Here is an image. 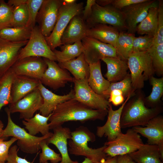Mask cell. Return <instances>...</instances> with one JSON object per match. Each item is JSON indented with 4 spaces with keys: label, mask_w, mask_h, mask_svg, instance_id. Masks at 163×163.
<instances>
[{
    "label": "cell",
    "mask_w": 163,
    "mask_h": 163,
    "mask_svg": "<svg viewBox=\"0 0 163 163\" xmlns=\"http://www.w3.org/2000/svg\"><path fill=\"white\" fill-rule=\"evenodd\" d=\"M114 90L121 91L125 98L129 95H134L136 91L132 87L130 74L128 73L126 77L120 81L110 83L108 88L103 93L102 95L107 99L110 92Z\"/></svg>",
    "instance_id": "cell-36"
},
{
    "label": "cell",
    "mask_w": 163,
    "mask_h": 163,
    "mask_svg": "<svg viewBox=\"0 0 163 163\" xmlns=\"http://www.w3.org/2000/svg\"><path fill=\"white\" fill-rule=\"evenodd\" d=\"M63 0H44L38 12L36 22L43 35L46 37L52 32L58 18Z\"/></svg>",
    "instance_id": "cell-11"
},
{
    "label": "cell",
    "mask_w": 163,
    "mask_h": 163,
    "mask_svg": "<svg viewBox=\"0 0 163 163\" xmlns=\"http://www.w3.org/2000/svg\"><path fill=\"white\" fill-rule=\"evenodd\" d=\"M107 111L92 109L72 98L58 105L52 113L49 121L50 129L61 126L66 122L89 120H103Z\"/></svg>",
    "instance_id": "cell-1"
},
{
    "label": "cell",
    "mask_w": 163,
    "mask_h": 163,
    "mask_svg": "<svg viewBox=\"0 0 163 163\" xmlns=\"http://www.w3.org/2000/svg\"><path fill=\"white\" fill-rule=\"evenodd\" d=\"M27 3L13 8L12 27H23L27 26L29 14Z\"/></svg>",
    "instance_id": "cell-38"
},
{
    "label": "cell",
    "mask_w": 163,
    "mask_h": 163,
    "mask_svg": "<svg viewBox=\"0 0 163 163\" xmlns=\"http://www.w3.org/2000/svg\"><path fill=\"white\" fill-rule=\"evenodd\" d=\"M44 0H27L29 19L27 27L32 29L35 26L38 12Z\"/></svg>",
    "instance_id": "cell-42"
},
{
    "label": "cell",
    "mask_w": 163,
    "mask_h": 163,
    "mask_svg": "<svg viewBox=\"0 0 163 163\" xmlns=\"http://www.w3.org/2000/svg\"><path fill=\"white\" fill-rule=\"evenodd\" d=\"M27 0H9L7 3L12 6L13 8L20 5L27 3Z\"/></svg>",
    "instance_id": "cell-50"
},
{
    "label": "cell",
    "mask_w": 163,
    "mask_h": 163,
    "mask_svg": "<svg viewBox=\"0 0 163 163\" xmlns=\"http://www.w3.org/2000/svg\"><path fill=\"white\" fill-rule=\"evenodd\" d=\"M46 139L42 141L40 144L42 152L39 155V163H44L48 161L51 163L60 162L62 160L60 154L56 153L48 146Z\"/></svg>",
    "instance_id": "cell-40"
},
{
    "label": "cell",
    "mask_w": 163,
    "mask_h": 163,
    "mask_svg": "<svg viewBox=\"0 0 163 163\" xmlns=\"http://www.w3.org/2000/svg\"><path fill=\"white\" fill-rule=\"evenodd\" d=\"M28 41L12 42L0 38V78L17 61L21 50Z\"/></svg>",
    "instance_id": "cell-19"
},
{
    "label": "cell",
    "mask_w": 163,
    "mask_h": 163,
    "mask_svg": "<svg viewBox=\"0 0 163 163\" xmlns=\"http://www.w3.org/2000/svg\"><path fill=\"white\" fill-rule=\"evenodd\" d=\"M85 21L89 27L101 24L112 26L120 32L127 30L122 11L110 5L101 6L95 3L91 16Z\"/></svg>",
    "instance_id": "cell-7"
},
{
    "label": "cell",
    "mask_w": 163,
    "mask_h": 163,
    "mask_svg": "<svg viewBox=\"0 0 163 163\" xmlns=\"http://www.w3.org/2000/svg\"><path fill=\"white\" fill-rule=\"evenodd\" d=\"M143 144L139 134L132 128L125 133L120 134L113 140L106 142L104 151L110 157L129 154L138 150Z\"/></svg>",
    "instance_id": "cell-8"
},
{
    "label": "cell",
    "mask_w": 163,
    "mask_h": 163,
    "mask_svg": "<svg viewBox=\"0 0 163 163\" xmlns=\"http://www.w3.org/2000/svg\"><path fill=\"white\" fill-rule=\"evenodd\" d=\"M32 29L27 26L23 27H7L0 30V38L12 42L28 40Z\"/></svg>",
    "instance_id": "cell-34"
},
{
    "label": "cell",
    "mask_w": 163,
    "mask_h": 163,
    "mask_svg": "<svg viewBox=\"0 0 163 163\" xmlns=\"http://www.w3.org/2000/svg\"></svg>",
    "instance_id": "cell-57"
},
{
    "label": "cell",
    "mask_w": 163,
    "mask_h": 163,
    "mask_svg": "<svg viewBox=\"0 0 163 163\" xmlns=\"http://www.w3.org/2000/svg\"><path fill=\"white\" fill-rule=\"evenodd\" d=\"M120 31L113 27L105 24H98L88 27L87 36L96 39L115 48Z\"/></svg>",
    "instance_id": "cell-25"
},
{
    "label": "cell",
    "mask_w": 163,
    "mask_h": 163,
    "mask_svg": "<svg viewBox=\"0 0 163 163\" xmlns=\"http://www.w3.org/2000/svg\"><path fill=\"white\" fill-rule=\"evenodd\" d=\"M95 3V0H87L84 9L82 11L83 14L82 17L85 21L87 19L91 16L92 12V6Z\"/></svg>",
    "instance_id": "cell-48"
},
{
    "label": "cell",
    "mask_w": 163,
    "mask_h": 163,
    "mask_svg": "<svg viewBox=\"0 0 163 163\" xmlns=\"http://www.w3.org/2000/svg\"><path fill=\"white\" fill-rule=\"evenodd\" d=\"M85 59L88 64L97 62L105 57H117L116 48L94 38L86 36L81 40Z\"/></svg>",
    "instance_id": "cell-12"
},
{
    "label": "cell",
    "mask_w": 163,
    "mask_h": 163,
    "mask_svg": "<svg viewBox=\"0 0 163 163\" xmlns=\"http://www.w3.org/2000/svg\"><path fill=\"white\" fill-rule=\"evenodd\" d=\"M92 163H117V156L113 157L108 156L105 160L100 161L93 162Z\"/></svg>",
    "instance_id": "cell-51"
},
{
    "label": "cell",
    "mask_w": 163,
    "mask_h": 163,
    "mask_svg": "<svg viewBox=\"0 0 163 163\" xmlns=\"http://www.w3.org/2000/svg\"><path fill=\"white\" fill-rule=\"evenodd\" d=\"M127 63L133 89L136 91L141 89L144 87V82L155 73L150 56L147 51L133 52Z\"/></svg>",
    "instance_id": "cell-5"
},
{
    "label": "cell",
    "mask_w": 163,
    "mask_h": 163,
    "mask_svg": "<svg viewBox=\"0 0 163 163\" xmlns=\"http://www.w3.org/2000/svg\"><path fill=\"white\" fill-rule=\"evenodd\" d=\"M93 162L90 159L85 158V160L82 163H92Z\"/></svg>",
    "instance_id": "cell-54"
},
{
    "label": "cell",
    "mask_w": 163,
    "mask_h": 163,
    "mask_svg": "<svg viewBox=\"0 0 163 163\" xmlns=\"http://www.w3.org/2000/svg\"><path fill=\"white\" fill-rule=\"evenodd\" d=\"M158 0H146L131 5L121 10L123 15L127 32L135 35L138 25L146 17L149 9L158 6Z\"/></svg>",
    "instance_id": "cell-13"
},
{
    "label": "cell",
    "mask_w": 163,
    "mask_h": 163,
    "mask_svg": "<svg viewBox=\"0 0 163 163\" xmlns=\"http://www.w3.org/2000/svg\"><path fill=\"white\" fill-rule=\"evenodd\" d=\"M154 37L146 35L135 37L133 43V52L147 51L152 45Z\"/></svg>",
    "instance_id": "cell-41"
},
{
    "label": "cell",
    "mask_w": 163,
    "mask_h": 163,
    "mask_svg": "<svg viewBox=\"0 0 163 163\" xmlns=\"http://www.w3.org/2000/svg\"><path fill=\"white\" fill-rule=\"evenodd\" d=\"M82 17L77 15L70 20L64 31L61 39L62 45L72 44L87 36L88 27Z\"/></svg>",
    "instance_id": "cell-22"
},
{
    "label": "cell",
    "mask_w": 163,
    "mask_h": 163,
    "mask_svg": "<svg viewBox=\"0 0 163 163\" xmlns=\"http://www.w3.org/2000/svg\"><path fill=\"white\" fill-rule=\"evenodd\" d=\"M145 96L141 89L136 91L123 109L120 118L121 128L145 126L149 121L160 114L162 106L149 108L145 104Z\"/></svg>",
    "instance_id": "cell-2"
},
{
    "label": "cell",
    "mask_w": 163,
    "mask_h": 163,
    "mask_svg": "<svg viewBox=\"0 0 163 163\" xmlns=\"http://www.w3.org/2000/svg\"><path fill=\"white\" fill-rule=\"evenodd\" d=\"M123 92L119 90L112 91L109 95L108 101L109 103L115 106L122 104L125 101Z\"/></svg>",
    "instance_id": "cell-47"
},
{
    "label": "cell",
    "mask_w": 163,
    "mask_h": 163,
    "mask_svg": "<svg viewBox=\"0 0 163 163\" xmlns=\"http://www.w3.org/2000/svg\"><path fill=\"white\" fill-rule=\"evenodd\" d=\"M129 155L137 163H163L158 146L155 145L143 144L138 150Z\"/></svg>",
    "instance_id": "cell-27"
},
{
    "label": "cell",
    "mask_w": 163,
    "mask_h": 163,
    "mask_svg": "<svg viewBox=\"0 0 163 163\" xmlns=\"http://www.w3.org/2000/svg\"><path fill=\"white\" fill-rule=\"evenodd\" d=\"M18 148L16 145L10 148L5 163H33L19 156L18 155Z\"/></svg>",
    "instance_id": "cell-46"
},
{
    "label": "cell",
    "mask_w": 163,
    "mask_h": 163,
    "mask_svg": "<svg viewBox=\"0 0 163 163\" xmlns=\"http://www.w3.org/2000/svg\"><path fill=\"white\" fill-rule=\"evenodd\" d=\"M135 35L125 31L120 32L115 48L117 56L126 62L133 51V43Z\"/></svg>",
    "instance_id": "cell-31"
},
{
    "label": "cell",
    "mask_w": 163,
    "mask_h": 163,
    "mask_svg": "<svg viewBox=\"0 0 163 163\" xmlns=\"http://www.w3.org/2000/svg\"><path fill=\"white\" fill-rule=\"evenodd\" d=\"M88 80L74 79V98L92 109L107 111L110 103L103 95L93 91L89 86Z\"/></svg>",
    "instance_id": "cell-10"
},
{
    "label": "cell",
    "mask_w": 163,
    "mask_h": 163,
    "mask_svg": "<svg viewBox=\"0 0 163 163\" xmlns=\"http://www.w3.org/2000/svg\"><path fill=\"white\" fill-rule=\"evenodd\" d=\"M101 60L107 65V71L105 76L110 83L121 81L129 73L127 62L118 57H105Z\"/></svg>",
    "instance_id": "cell-24"
},
{
    "label": "cell",
    "mask_w": 163,
    "mask_h": 163,
    "mask_svg": "<svg viewBox=\"0 0 163 163\" xmlns=\"http://www.w3.org/2000/svg\"><path fill=\"white\" fill-rule=\"evenodd\" d=\"M43 103V99L37 88L17 101L9 104L8 108L11 113L19 112L20 118L25 120L32 117Z\"/></svg>",
    "instance_id": "cell-14"
},
{
    "label": "cell",
    "mask_w": 163,
    "mask_h": 163,
    "mask_svg": "<svg viewBox=\"0 0 163 163\" xmlns=\"http://www.w3.org/2000/svg\"><path fill=\"white\" fill-rule=\"evenodd\" d=\"M0 163H5V162H2L1 160H0Z\"/></svg>",
    "instance_id": "cell-55"
},
{
    "label": "cell",
    "mask_w": 163,
    "mask_h": 163,
    "mask_svg": "<svg viewBox=\"0 0 163 163\" xmlns=\"http://www.w3.org/2000/svg\"><path fill=\"white\" fill-rule=\"evenodd\" d=\"M152 86L151 92L145 98V104L149 108L161 106V99L163 95V77L156 78L152 76L149 79Z\"/></svg>",
    "instance_id": "cell-33"
},
{
    "label": "cell",
    "mask_w": 163,
    "mask_h": 163,
    "mask_svg": "<svg viewBox=\"0 0 163 163\" xmlns=\"http://www.w3.org/2000/svg\"><path fill=\"white\" fill-rule=\"evenodd\" d=\"M5 111L7 116V124L3 129L0 138L5 140L10 136L15 137L17 139V145L22 151L31 154L37 152L40 149V142L50 137L52 133L50 132L40 137L31 135L13 121L8 107L5 108Z\"/></svg>",
    "instance_id": "cell-4"
},
{
    "label": "cell",
    "mask_w": 163,
    "mask_h": 163,
    "mask_svg": "<svg viewBox=\"0 0 163 163\" xmlns=\"http://www.w3.org/2000/svg\"><path fill=\"white\" fill-rule=\"evenodd\" d=\"M58 65L61 68L69 71L75 79H88L89 75V65L85 60L83 53L75 59L59 62Z\"/></svg>",
    "instance_id": "cell-26"
},
{
    "label": "cell",
    "mask_w": 163,
    "mask_h": 163,
    "mask_svg": "<svg viewBox=\"0 0 163 163\" xmlns=\"http://www.w3.org/2000/svg\"><path fill=\"white\" fill-rule=\"evenodd\" d=\"M47 68L44 59L29 57L18 60L11 68L15 75L29 77L40 80Z\"/></svg>",
    "instance_id": "cell-18"
},
{
    "label": "cell",
    "mask_w": 163,
    "mask_h": 163,
    "mask_svg": "<svg viewBox=\"0 0 163 163\" xmlns=\"http://www.w3.org/2000/svg\"><path fill=\"white\" fill-rule=\"evenodd\" d=\"M158 28L153 45L163 44V1L158 0Z\"/></svg>",
    "instance_id": "cell-43"
},
{
    "label": "cell",
    "mask_w": 163,
    "mask_h": 163,
    "mask_svg": "<svg viewBox=\"0 0 163 163\" xmlns=\"http://www.w3.org/2000/svg\"><path fill=\"white\" fill-rule=\"evenodd\" d=\"M63 2L68 4H72L76 2L75 0H64Z\"/></svg>",
    "instance_id": "cell-52"
},
{
    "label": "cell",
    "mask_w": 163,
    "mask_h": 163,
    "mask_svg": "<svg viewBox=\"0 0 163 163\" xmlns=\"http://www.w3.org/2000/svg\"><path fill=\"white\" fill-rule=\"evenodd\" d=\"M4 127V124L2 121L0 120V136L3 130V128Z\"/></svg>",
    "instance_id": "cell-53"
},
{
    "label": "cell",
    "mask_w": 163,
    "mask_h": 163,
    "mask_svg": "<svg viewBox=\"0 0 163 163\" xmlns=\"http://www.w3.org/2000/svg\"><path fill=\"white\" fill-rule=\"evenodd\" d=\"M96 140L95 135L86 127L81 126L71 132V138L68 142L70 154L86 157L93 162L105 160L107 156L104 152L105 145L97 149L89 147L88 142Z\"/></svg>",
    "instance_id": "cell-3"
},
{
    "label": "cell",
    "mask_w": 163,
    "mask_h": 163,
    "mask_svg": "<svg viewBox=\"0 0 163 163\" xmlns=\"http://www.w3.org/2000/svg\"><path fill=\"white\" fill-rule=\"evenodd\" d=\"M14 75L10 68L0 78V111L3 107L11 103V88Z\"/></svg>",
    "instance_id": "cell-35"
},
{
    "label": "cell",
    "mask_w": 163,
    "mask_h": 163,
    "mask_svg": "<svg viewBox=\"0 0 163 163\" xmlns=\"http://www.w3.org/2000/svg\"><path fill=\"white\" fill-rule=\"evenodd\" d=\"M52 113L46 117L40 113H36L32 117L23 120V124L31 135L35 136L40 133L43 136H45L50 133V128L48 121Z\"/></svg>",
    "instance_id": "cell-29"
},
{
    "label": "cell",
    "mask_w": 163,
    "mask_h": 163,
    "mask_svg": "<svg viewBox=\"0 0 163 163\" xmlns=\"http://www.w3.org/2000/svg\"><path fill=\"white\" fill-rule=\"evenodd\" d=\"M146 0H104V6L110 5L121 10L123 8L132 4L145 2Z\"/></svg>",
    "instance_id": "cell-44"
},
{
    "label": "cell",
    "mask_w": 163,
    "mask_h": 163,
    "mask_svg": "<svg viewBox=\"0 0 163 163\" xmlns=\"http://www.w3.org/2000/svg\"><path fill=\"white\" fill-rule=\"evenodd\" d=\"M117 163H137L129 154L117 156Z\"/></svg>",
    "instance_id": "cell-49"
},
{
    "label": "cell",
    "mask_w": 163,
    "mask_h": 163,
    "mask_svg": "<svg viewBox=\"0 0 163 163\" xmlns=\"http://www.w3.org/2000/svg\"><path fill=\"white\" fill-rule=\"evenodd\" d=\"M83 5V2L77 3L76 2L68 4L63 0L55 27L50 35L45 37L48 45L52 50L62 45L61 39L64 31L71 19L81 13Z\"/></svg>",
    "instance_id": "cell-6"
},
{
    "label": "cell",
    "mask_w": 163,
    "mask_h": 163,
    "mask_svg": "<svg viewBox=\"0 0 163 163\" xmlns=\"http://www.w3.org/2000/svg\"><path fill=\"white\" fill-rule=\"evenodd\" d=\"M89 65V75L88 80V84L96 93L102 95L103 93L108 88L110 83L102 76L100 60Z\"/></svg>",
    "instance_id": "cell-28"
},
{
    "label": "cell",
    "mask_w": 163,
    "mask_h": 163,
    "mask_svg": "<svg viewBox=\"0 0 163 163\" xmlns=\"http://www.w3.org/2000/svg\"><path fill=\"white\" fill-rule=\"evenodd\" d=\"M145 127L134 126L133 129L147 139L148 144L158 145L163 156V117L159 114L150 120Z\"/></svg>",
    "instance_id": "cell-17"
},
{
    "label": "cell",
    "mask_w": 163,
    "mask_h": 163,
    "mask_svg": "<svg viewBox=\"0 0 163 163\" xmlns=\"http://www.w3.org/2000/svg\"><path fill=\"white\" fill-rule=\"evenodd\" d=\"M44 163H48V161H47V162H45Z\"/></svg>",
    "instance_id": "cell-56"
},
{
    "label": "cell",
    "mask_w": 163,
    "mask_h": 163,
    "mask_svg": "<svg viewBox=\"0 0 163 163\" xmlns=\"http://www.w3.org/2000/svg\"><path fill=\"white\" fill-rule=\"evenodd\" d=\"M13 9L4 0H0V30L12 27Z\"/></svg>",
    "instance_id": "cell-39"
},
{
    "label": "cell",
    "mask_w": 163,
    "mask_h": 163,
    "mask_svg": "<svg viewBox=\"0 0 163 163\" xmlns=\"http://www.w3.org/2000/svg\"><path fill=\"white\" fill-rule=\"evenodd\" d=\"M133 95H129L117 110H113L110 103L108 109L106 122L103 126L97 127L96 134L98 137H107V142H110L114 140L120 134L122 133L120 123L122 111L125 104Z\"/></svg>",
    "instance_id": "cell-16"
},
{
    "label": "cell",
    "mask_w": 163,
    "mask_h": 163,
    "mask_svg": "<svg viewBox=\"0 0 163 163\" xmlns=\"http://www.w3.org/2000/svg\"><path fill=\"white\" fill-rule=\"evenodd\" d=\"M29 57H42L56 61L54 53L48 45L38 26L35 25L32 29L27 43L19 52L18 60Z\"/></svg>",
    "instance_id": "cell-9"
},
{
    "label": "cell",
    "mask_w": 163,
    "mask_h": 163,
    "mask_svg": "<svg viewBox=\"0 0 163 163\" xmlns=\"http://www.w3.org/2000/svg\"><path fill=\"white\" fill-rule=\"evenodd\" d=\"M53 51L56 61L59 63L68 61L78 57L83 53L84 47L81 41H79L72 44L63 45L60 51L55 49Z\"/></svg>",
    "instance_id": "cell-32"
},
{
    "label": "cell",
    "mask_w": 163,
    "mask_h": 163,
    "mask_svg": "<svg viewBox=\"0 0 163 163\" xmlns=\"http://www.w3.org/2000/svg\"><path fill=\"white\" fill-rule=\"evenodd\" d=\"M53 133L46 140L47 144H52L59 150L62 157L61 161L58 163H78L72 161L69 155L67 140L71 138V131L68 127L59 126L53 129Z\"/></svg>",
    "instance_id": "cell-21"
},
{
    "label": "cell",
    "mask_w": 163,
    "mask_h": 163,
    "mask_svg": "<svg viewBox=\"0 0 163 163\" xmlns=\"http://www.w3.org/2000/svg\"><path fill=\"white\" fill-rule=\"evenodd\" d=\"M43 59L47 68L40 80L43 85L56 90L64 87L68 82H73L74 78L66 70L61 68L54 61Z\"/></svg>",
    "instance_id": "cell-15"
},
{
    "label": "cell",
    "mask_w": 163,
    "mask_h": 163,
    "mask_svg": "<svg viewBox=\"0 0 163 163\" xmlns=\"http://www.w3.org/2000/svg\"><path fill=\"white\" fill-rule=\"evenodd\" d=\"M38 88L43 99V103L39 110L41 114L44 116L51 113L59 104L74 97L73 89L66 94L57 95L46 88L40 81Z\"/></svg>",
    "instance_id": "cell-20"
},
{
    "label": "cell",
    "mask_w": 163,
    "mask_h": 163,
    "mask_svg": "<svg viewBox=\"0 0 163 163\" xmlns=\"http://www.w3.org/2000/svg\"><path fill=\"white\" fill-rule=\"evenodd\" d=\"M158 8L152 7L149 9L146 17L137 26L138 34L155 36L158 25Z\"/></svg>",
    "instance_id": "cell-30"
},
{
    "label": "cell",
    "mask_w": 163,
    "mask_h": 163,
    "mask_svg": "<svg viewBox=\"0 0 163 163\" xmlns=\"http://www.w3.org/2000/svg\"><path fill=\"white\" fill-rule=\"evenodd\" d=\"M40 82L39 80L29 77L15 75L11 85V103L17 101L37 88Z\"/></svg>",
    "instance_id": "cell-23"
},
{
    "label": "cell",
    "mask_w": 163,
    "mask_h": 163,
    "mask_svg": "<svg viewBox=\"0 0 163 163\" xmlns=\"http://www.w3.org/2000/svg\"><path fill=\"white\" fill-rule=\"evenodd\" d=\"M4 139L0 138V160L5 162L8 156L10 146L17 141V139L12 137L9 140L4 141Z\"/></svg>",
    "instance_id": "cell-45"
},
{
    "label": "cell",
    "mask_w": 163,
    "mask_h": 163,
    "mask_svg": "<svg viewBox=\"0 0 163 163\" xmlns=\"http://www.w3.org/2000/svg\"><path fill=\"white\" fill-rule=\"evenodd\" d=\"M147 51L151 57L155 73L162 76L163 44L152 45Z\"/></svg>",
    "instance_id": "cell-37"
}]
</instances>
